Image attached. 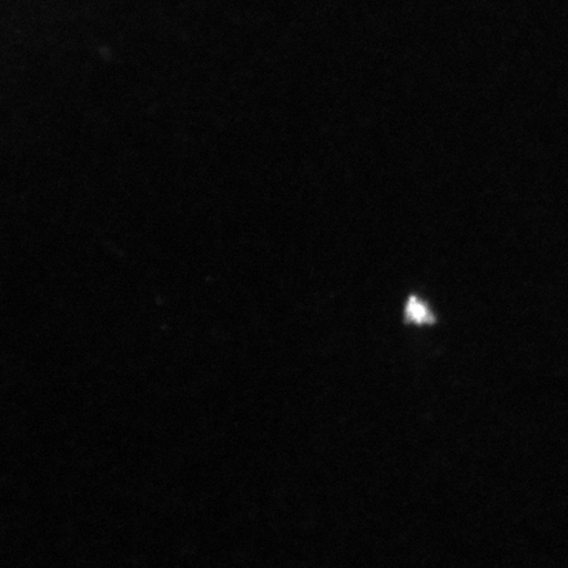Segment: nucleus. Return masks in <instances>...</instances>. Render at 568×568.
<instances>
[{"label":"nucleus","mask_w":568,"mask_h":568,"mask_svg":"<svg viewBox=\"0 0 568 568\" xmlns=\"http://www.w3.org/2000/svg\"><path fill=\"white\" fill-rule=\"evenodd\" d=\"M407 316L410 318V322L415 323H428L432 320V315L426 305H424L420 301L415 300V297H410L407 307Z\"/></svg>","instance_id":"1"}]
</instances>
